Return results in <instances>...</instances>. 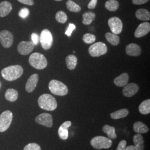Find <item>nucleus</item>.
<instances>
[{
  "mask_svg": "<svg viewBox=\"0 0 150 150\" xmlns=\"http://www.w3.org/2000/svg\"><path fill=\"white\" fill-rule=\"evenodd\" d=\"M38 75L36 74L31 75L28 79L26 84V90L28 92H32L35 90L38 82Z\"/></svg>",
  "mask_w": 150,
  "mask_h": 150,
  "instance_id": "obj_15",
  "label": "nucleus"
},
{
  "mask_svg": "<svg viewBox=\"0 0 150 150\" xmlns=\"http://www.w3.org/2000/svg\"><path fill=\"white\" fill-rule=\"evenodd\" d=\"M75 28H76V26L74 24L70 23L69 27L67 28V30L65 32V35L69 37H70L71 36L72 33L74 31V30H75Z\"/></svg>",
  "mask_w": 150,
  "mask_h": 150,
  "instance_id": "obj_36",
  "label": "nucleus"
},
{
  "mask_svg": "<svg viewBox=\"0 0 150 150\" xmlns=\"http://www.w3.org/2000/svg\"><path fill=\"white\" fill-rule=\"evenodd\" d=\"M133 141L137 150H144V140L141 134H135L133 137Z\"/></svg>",
  "mask_w": 150,
  "mask_h": 150,
  "instance_id": "obj_21",
  "label": "nucleus"
},
{
  "mask_svg": "<svg viewBox=\"0 0 150 150\" xmlns=\"http://www.w3.org/2000/svg\"><path fill=\"white\" fill-rule=\"evenodd\" d=\"M125 150H137L136 147L134 145H130L126 147Z\"/></svg>",
  "mask_w": 150,
  "mask_h": 150,
  "instance_id": "obj_43",
  "label": "nucleus"
},
{
  "mask_svg": "<svg viewBox=\"0 0 150 150\" xmlns=\"http://www.w3.org/2000/svg\"><path fill=\"white\" fill-rule=\"evenodd\" d=\"M54 1H62V0H54Z\"/></svg>",
  "mask_w": 150,
  "mask_h": 150,
  "instance_id": "obj_44",
  "label": "nucleus"
},
{
  "mask_svg": "<svg viewBox=\"0 0 150 150\" xmlns=\"http://www.w3.org/2000/svg\"><path fill=\"white\" fill-rule=\"evenodd\" d=\"M0 42L5 48H10L13 43V36L11 32L3 30L0 32Z\"/></svg>",
  "mask_w": 150,
  "mask_h": 150,
  "instance_id": "obj_10",
  "label": "nucleus"
},
{
  "mask_svg": "<svg viewBox=\"0 0 150 150\" xmlns=\"http://www.w3.org/2000/svg\"><path fill=\"white\" fill-rule=\"evenodd\" d=\"M38 106L42 109L52 111L57 107V102L54 96L50 94H43L38 99Z\"/></svg>",
  "mask_w": 150,
  "mask_h": 150,
  "instance_id": "obj_2",
  "label": "nucleus"
},
{
  "mask_svg": "<svg viewBox=\"0 0 150 150\" xmlns=\"http://www.w3.org/2000/svg\"><path fill=\"white\" fill-rule=\"evenodd\" d=\"M12 10V6L8 1H3L0 4V17L7 16Z\"/></svg>",
  "mask_w": 150,
  "mask_h": 150,
  "instance_id": "obj_17",
  "label": "nucleus"
},
{
  "mask_svg": "<svg viewBox=\"0 0 150 150\" xmlns=\"http://www.w3.org/2000/svg\"><path fill=\"white\" fill-rule=\"evenodd\" d=\"M105 7L110 11H116L120 6L119 2L117 0H108L105 3Z\"/></svg>",
  "mask_w": 150,
  "mask_h": 150,
  "instance_id": "obj_29",
  "label": "nucleus"
},
{
  "mask_svg": "<svg viewBox=\"0 0 150 150\" xmlns=\"http://www.w3.org/2000/svg\"><path fill=\"white\" fill-rule=\"evenodd\" d=\"M103 131L107 134L108 138L110 139H115L117 138V134H116L115 128L110 125H105L103 127Z\"/></svg>",
  "mask_w": 150,
  "mask_h": 150,
  "instance_id": "obj_24",
  "label": "nucleus"
},
{
  "mask_svg": "<svg viewBox=\"0 0 150 150\" xmlns=\"http://www.w3.org/2000/svg\"><path fill=\"white\" fill-rule=\"evenodd\" d=\"M126 144L127 142L126 141V140H121L119 144H118V146L117 147L116 150H125L126 147Z\"/></svg>",
  "mask_w": 150,
  "mask_h": 150,
  "instance_id": "obj_37",
  "label": "nucleus"
},
{
  "mask_svg": "<svg viewBox=\"0 0 150 150\" xmlns=\"http://www.w3.org/2000/svg\"><path fill=\"white\" fill-rule=\"evenodd\" d=\"M82 40L87 44H91L96 41V36L91 33H86L83 36Z\"/></svg>",
  "mask_w": 150,
  "mask_h": 150,
  "instance_id": "obj_32",
  "label": "nucleus"
},
{
  "mask_svg": "<svg viewBox=\"0 0 150 150\" xmlns=\"http://www.w3.org/2000/svg\"><path fill=\"white\" fill-rule=\"evenodd\" d=\"M88 52L92 57H99L107 53V46L102 42H98L91 45L88 48Z\"/></svg>",
  "mask_w": 150,
  "mask_h": 150,
  "instance_id": "obj_6",
  "label": "nucleus"
},
{
  "mask_svg": "<svg viewBox=\"0 0 150 150\" xmlns=\"http://www.w3.org/2000/svg\"><path fill=\"white\" fill-rule=\"evenodd\" d=\"M139 111L143 115H147L150 113V100L147 99L141 102L139 105Z\"/></svg>",
  "mask_w": 150,
  "mask_h": 150,
  "instance_id": "obj_28",
  "label": "nucleus"
},
{
  "mask_svg": "<svg viewBox=\"0 0 150 150\" xmlns=\"http://www.w3.org/2000/svg\"><path fill=\"white\" fill-rule=\"evenodd\" d=\"M20 3H22L25 5L28 6H32L34 5L33 0H17Z\"/></svg>",
  "mask_w": 150,
  "mask_h": 150,
  "instance_id": "obj_39",
  "label": "nucleus"
},
{
  "mask_svg": "<svg viewBox=\"0 0 150 150\" xmlns=\"http://www.w3.org/2000/svg\"><path fill=\"white\" fill-rule=\"evenodd\" d=\"M13 114L10 111L7 110L0 115V132L6 131L11 125Z\"/></svg>",
  "mask_w": 150,
  "mask_h": 150,
  "instance_id": "obj_7",
  "label": "nucleus"
},
{
  "mask_svg": "<svg viewBox=\"0 0 150 150\" xmlns=\"http://www.w3.org/2000/svg\"><path fill=\"white\" fill-rule=\"evenodd\" d=\"M139 90V87L134 83H127L124 86L122 90L123 95L127 97H131L134 96V95Z\"/></svg>",
  "mask_w": 150,
  "mask_h": 150,
  "instance_id": "obj_13",
  "label": "nucleus"
},
{
  "mask_svg": "<svg viewBox=\"0 0 150 150\" xmlns=\"http://www.w3.org/2000/svg\"><path fill=\"white\" fill-rule=\"evenodd\" d=\"M31 39H32V42L35 45H38V41H39V37L36 33H32L31 35Z\"/></svg>",
  "mask_w": 150,
  "mask_h": 150,
  "instance_id": "obj_38",
  "label": "nucleus"
},
{
  "mask_svg": "<svg viewBox=\"0 0 150 150\" xmlns=\"http://www.w3.org/2000/svg\"><path fill=\"white\" fill-rule=\"evenodd\" d=\"M40 40L42 48L45 50H49L52 46L53 37L52 33L47 29H45L41 32Z\"/></svg>",
  "mask_w": 150,
  "mask_h": 150,
  "instance_id": "obj_8",
  "label": "nucleus"
},
{
  "mask_svg": "<svg viewBox=\"0 0 150 150\" xmlns=\"http://www.w3.org/2000/svg\"><path fill=\"white\" fill-rule=\"evenodd\" d=\"M108 25L113 33L118 35L122 32L123 25L118 17H113L110 18L108 21Z\"/></svg>",
  "mask_w": 150,
  "mask_h": 150,
  "instance_id": "obj_9",
  "label": "nucleus"
},
{
  "mask_svg": "<svg viewBox=\"0 0 150 150\" xmlns=\"http://www.w3.org/2000/svg\"><path fill=\"white\" fill-rule=\"evenodd\" d=\"M66 63L69 70H74L77 64V59L75 55L70 54L66 59Z\"/></svg>",
  "mask_w": 150,
  "mask_h": 150,
  "instance_id": "obj_23",
  "label": "nucleus"
},
{
  "mask_svg": "<svg viewBox=\"0 0 150 150\" xmlns=\"http://www.w3.org/2000/svg\"><path fill=\"white\" fill-rule=\"evenodd\" d=\"M58 134L61 139L64 140L67 139L69 137L68 129H64L61 127H59L58 130Z\"/></svg>",
  "mask_w": 150,
  "mask_h": 150,
  "instance_id": "obj_33",
  "label": "nucleus"
},
{
  "mask_svg": "<svg viewBox=\"0 0 150 150\" xmlns=\"http://www.w3.org/2000/svg\"><path fill=\"white\" fill-rule=\"evenodd\" d=\"M23 150H41V147L36 143H30L26 145Z\"/></svg>",
  "mask_w": 150,
  "mask_h": 150,
  "instance_id": "obj_34",
  "label": "nucleus"
},
{
  "mask_svg": "<svg viewBox=\"0 0 150 150\" xmlns=\"http://www.w3.org/2000/svg\"><path fill=\"white\" fill-rule=\"evenodd\" d=\"M28 61L31 66L38 70H43L47 66V61L45 56L38 52L31 54Z\"/></svg>",
  "mask_w": 150,
  "mask_h": 150,
  "instance_id": "obj_3",
  "label": "nucleus"
},
{
  "mask_svg": "<svg viewBox=\"0 0 150 150\" xmlns=\"http://www.w3.org/2000/svg\"><path fill=\"white\" fill-rule=\"evenodd\" d=\"M56 20L60 23H64L67 21V16L64 11H59L56 14Z\"/></svg>",
  "mask_w": 150,
  "mask_h": 150,
  "instance_id": "obj_31",
  "label": "nucleus"
},
{
  "mask_svg": "<svg viewBox=\"0 0 150 150\" xmlns=\"http://www.w3.org/2000/svg\"><path fill=\"white\" fill-rule=\"evenodd\" d=\"M133 129L137 134H146L149 131V129L145 123L140 121L136 122L134 124Z\"/></svg>",
  "mask_w": 150,
  "mask_h": 150,
  "instance_id": "obj_19",
  "label": "nucleus"
},
{
  "mask_svg": "<svg viewBox=\"0 0 150 150\" xmlns=\"http://www.w3.org/2000/svg\"><path fill=\"white\" fill-rule=\"evenodd\" d=\"M35 47V45L31 41H21L17 46V51L22 55L30 54Z\"/></svg>",
  "mask_w": 150,
  "mask_h": 150,
  "instance_id": "obj_12",
  "label": "nucleus"
},
{
  "mask_svg": "<svg viewBox=\"0 0 150 150\" xmlns=\"http://www.w3.org/2000/svg\"><path fill=\"white\" fill-rule=\"evenodd\" d=\"M35 121L47 127H51L53 125L52 116L47 113H43L39 115L35 118Z\"/></svg>",
  "mask_w": 150,
  "mask_h": 150,
  "instance_id": "obj_11",
  "label": "nucleus"
},
{
  "mask_svg": "<svg viewBox=\"0 0 150 150\" xmlns=\"http://www.w3.org/2000/svg\"><path fill=\"white\" fill-rule=\"evenodd\" d=\"M129 113V111L126 108L119 110L111 114V117L114 120H117L120 118L126 117Z\"/></svg>",
  "mask_w": 150,
  "mask_h": 150,
  "instance_id": "obj_26",
  "label": "nucleus"
},
{
  "mask_svg": "<svg viewBox=\"0 0 150 150\" xmlns=\"http://www.w3.org/2000/svg\"><path fill=\"white\" fill-rule=\"evenodd\" d=\"M149 0H132V3L134 5H140L147 3Z\"/></svg>",
  "mask_w": 150,
  "mask_h": 150,
  "instance_id": "obj_41",
  "label": "nucleus"
},
{
  "mask_svg": "<svg viewBox=\"0 0 150 150\" xmlns=\"http://www.w3.org/2000/svg\"><path fill=\"white\" fill-rule=\"evenodd\" d=\"M29 13H30L29 10L27 8H23L19 12L18 15L20 17H21L22 18H26L27 16H28Z\"/></svg>",
  "mask_w": 150,
  "mask_h": 150,
  "instance_id": "obj_35",
  "label": "nucleus"
},
{
  "mask_svg": "<svg viewBox=\"0 0 150 150\" xmlns=\"http://www.w3.org/2000/svg\"><path fill=\"white\" fill-rule=\"evenodd\" d=\"M107 41L113 46H117L120 43V38L117 35L111 32H107L105 35Z\"/></svg>",
  "mask_w": 150,
  "mask_h": 150,
  "instance_id": "obj_25",
  "label": "nucleus"
},
{
  "mask_svg": "<svg viewBox=\"0 0 150 150\" xmlns=\"http://www.w3.org/2000/svg\"><path fill=\"white\" fill-rule=\"evenodd\" d=\"M71 122L69 121H66L64 123H62L60 127L64 128V129H68L70 126H71Z\"/></svg>",
  "mask_w": 150,
  "mask_h": 150,
  "instance_id": "obj_42",
  "label": "nucleus"
},
{
  "mask_svg": "<svg viewBox=\"0 0 150 150\" xmlns=\"http://www.w3.org/2000/svg\"><path fill=\"white\" fill-rule=\"evenodd\" d=\"M150 31V24L149 22H143L141 23L134 32V36L140 38L146 35Z\"/></svg>",
  "mask_w": 150,
  "mask_h": 150,
  "instance_id": "obj_14",
  "label": "nucleus"
},
{
  "mask_svg": "<svg viewBox=\"0 0 150 150\" xmlns=\"http://www.w3.org/2000/svg\"><path fill=\"white\" fill-rule=\"evenodd\" d=\"M82 17V23L84 25H90L93 21V20L95 19L96 15L92 12H86L83 14Z\"/></svg>",
  "mask_w": 150,
  "mask_h": 150,
  "instance_id": "obj_27",
  "label": "nucleus"
},
{
  "mask_svg": "<svg viewBox=\"0 0 150 150\" xmlns=\"http://www.w3.org/2000/svg\"><path fill=\"white\" fill-rule=\"evenodd\" d=\"M23 73V69L20 65H12L1 71V75L6 80L12 81L20 78Z\"/></svg>",
  "mask_w": 150,
  "mask_h": 150,
  "instance_id": "obj_1",
  "label": "nucleus"
},
{
  "mask_svg": "<svg viewBox=\"0 0 150 150\" xmlns=\"http://www.w3.org/2000/svg\"><path fill=\"white\" fill-rule=\"evenodd\" d=\"M67 8L72 12H79L81 10L80 6L72 0H68L66 2Z\"/></svg>",
  "mask_w": 150,
  "mask_h": 150,
  "instance_id": "obj_30",
  "label": "nucleus"
},
{
  "mask_svg": "<svg viewBox=\"0 0 150 150\" xmlns=\"http://www.w3.org/2000/svg\"><path fill=\"white\" fill-rule=\"evenodd\" d=\"M129 80V76L126 73H123L115 79L114 83L118 87H124L126 85Z\"/></svg>",
  "mask_w": 150,
  "mask_h": 150,
  "instance_id": "obj_18",
  "label": "nucleus"
},
{
  "mask_svg": "<svg viewBox=\"0 0 150 150\" xmlns=\"http://www.w3.org/2000/svg\"><path fill=\"white\" fill-rule=\"evenodd\" d=\"M136 17L137 19L142 21L150 20V12L144 8H140L136 12Z\"/></svg>",
  "mask_w": 150,
  "mask_h": 150,
  "instance_id": "obj_20",
  "label": "nucleus"
},
{
  "mask_svg": "<svg viewBox=\"0 0 150 150\" xmlns=\"http://www.w3.org/2000/svg\"><path fill=\"white\" fill-rule=\"evenodd\" d=\"M48 88L52 93L57 96H65L69 92L66 85L62 82L56 80H52L50 82Z\"/></svg>",
  "mask_w": 150,
  "mask_h": 150,
  "instance_id": "obj_4",
  "label": "nucleus"
},
{
  "mask_svg": "<svg viewBox=\"0 0 150 150\" xmlns=\"http://www.w3.org/2000/svg\"><path fill=\"white\" fill-rule=\"evenodd\" d=\"M126 54L131 56H138L141 54L142 50L139 46L136 43H130L126 48Z\"/></svg>",
  "mask_w": 150,
  "mask_h": 150,
  "instance_id": "obj_16",
  "label": "nucleus"
},
{
  "mask_svg": "<svg viewBox=\"0 0 150 150\" xmlns=\"http://www.w3.org/2000/svg\"><path fill=\"white\" fill-rule=\"evenodd\" d=\"M91 145L93 148L101 150V149H107L110 148L112 144L111 139L103 137V136H96L91 139Z\"/></svg>",
  "mask_w": 150,
  "mask_h": 150,
  "instance_id": "obj_5",
  "label": "nucleus"
},
{
  "mask_svg": "<svg viewBox=\"0 0 150 150\" xmlns=\"http://www.w3.org/2000/svg\"><path fill=\"white\" fill-rule=\"evenodd\" d=\"M5 96L7 100L10 102H15L18 98V91L15 89L9 88L6 91Z\"/></svg>",
  "mask_w": 150,
  "mask_h": 150,
  "instance_id": "obj_22",
  "label": "nucleus"
},
{
  "mask_svg": "<svg viewBox=\"0 0 150 150\" xmlns=\"http://www.w3.org/2000/svg\"><path fill=\"white\" fill-rule=\"evenodd\" d=\"M97 4V0H91L88 5V8L89 9H94Z\"/></svg>",
  "mask_w": 150,
  "mask_h": 150,
  "instance_id": "obj_40",
  "label": "nucleus"
}]
</instances>
